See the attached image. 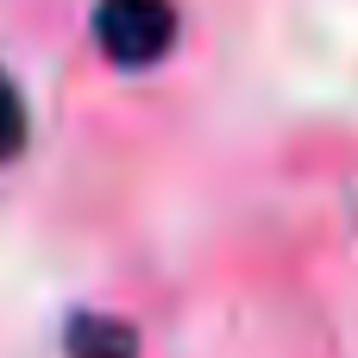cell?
<instances>
[{"label": "cell", "mask_w": 358, "mask_h": 358, "mask_svg": "<svg viewBox=\"0 0 358 358\" xmlns=\"http://www.w3.org/2000/svg\"><path fill=\"white\" fill-rule=\"evenodd\" d=\"M69 352H76V358H132V327H113V321H76Z\"/></svg>", "instance_id": "7a4b0ae2"}, {"label": "cell", "mask_w": 358, "mask_h": 358, "mask_svg": "<svg viewBox=\"0 0 358 358\" xmlns=\"http://www.w3.org/2000/svg\"><path fill=\"white\" fill-rule=\"evenodd\" d=\"M94 38L113 63L145 69L176 44V6L170 0H101L94 6Z\"/></svg>", "instance_id": "6da1fadb"}, {"label": "cell", "mask_w": 358, "mask_h": 358, "mask_svg": "<svg viewBox=\"0 0 358 358\" xmlns=\"http://www.w3.org/2000/svg\"><path fill=\"white\" fill-rule=\"evenodd\" d=\"M19 145H25V101H19L13 82L0 76V164L19 157Z\"/></svg>", "instance_id": "3957f363"}]
</instances>
